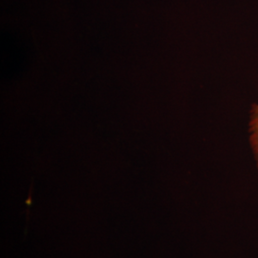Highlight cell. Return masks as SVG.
Instances as JSON below:
<instances>
[{
    "label": "cell",
    "mask_w": 258,
    "mask_h": 258,
    "mask_svg": "<svg viewBox=\"0 0 258 258\" xmlns=\"http://www.w3.org/2000/svg\"><path fill=\"white\" fill-rule=\"evenodd\" d=\"M249 142L258 167V104L252 106L249 120Z\"/></svg>",
    "instance_id": "1"
},
{
    "label": "cell",
    "mask_w": 258,
    "mask_h": 258,
    "mask_svg": "<svg viewBox=\"0 0 258 258\" xmlns=\"http://www.w3.org/2000/svg\"><path fill=\"white\" fill-rule=\"evenodd\" d=\"M33 186H34V184L32 183L31 184V186H30V189H29V194H28L27 199H26V211H25V213H26V230H25V234L27 233V228H28V222H29V208L31 207V204L33 202V197H32V194H33Z\"/></svg>",
    "instance_id": "2"
}]
</instances>
